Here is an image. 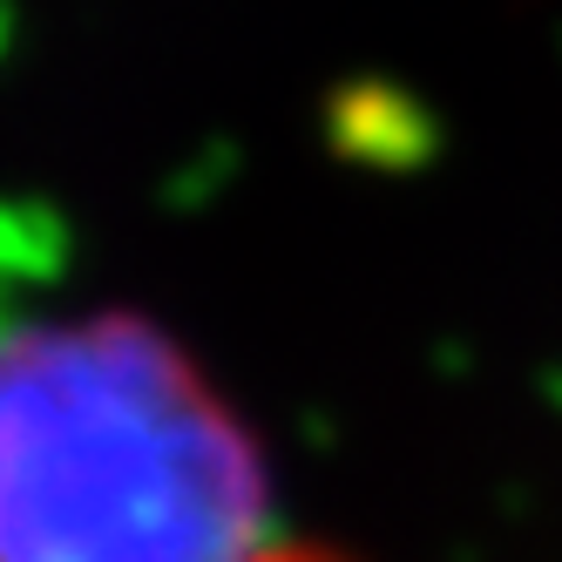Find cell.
Returning <instances> with one entry per match:
<instances>
[{"label": "cell", "instance_id": "obj_1", "mask_svg": "<svg viewBox=\"0 0 562 562\" xmlns=\"http://www.w3.org/2000/svg\"><path fill=\"white\" fill-rule=\"evenodd\" d=\"M251 420L143 312L0 333V562H271Z\"/></svg>", "mask_w": 562, "mask_h": 562}, {"label": "cell", "instance_id": "obj_2", "mask_svg": "<svg viewBox=\"0 0 562 562\" xmlns=\"http://www.w3.org/2000/svg\"><path fill=\"white\" fill-rule=\"evenodd\" d=\"M271 562H346V555H333V549H305V542H285Z\"/></svg>", "mask_w": 562, "mask_h": 562}]
</instances>
